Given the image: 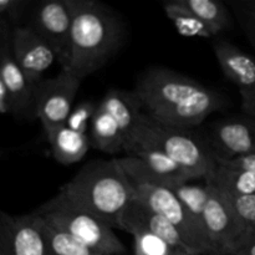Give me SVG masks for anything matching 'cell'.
Wrapping results in <instances>:
<instances>
[{
	"label": "cell",
	"instance_id": "cell-4",
	"mask_svg": "<svg viewBox=\"0 0 255 255\" xmlns=\"http://www.w3.org/2000/svg\"><path fill=\"white\" fill-rule=\"evenodd\" d=\"M154 148L163 152L181 166L193 181H204L216 168L217 161L206 138L191 129L162 125L142 114L137 126L125 143L124 152L133 148Z\"/></svg>",
	"mask_w": 255,
	"mask_h": 255
},
{
	"label": "cell",
	"instance_id": "cell-26",
	"mask_svg": "<svg viewBox=\"0 0 255 255\" xmlns=\"http://www.w3.org/2000/svg\"><path fill=\"white\" fill-rule=\"evenodd\" d=\"M133 236L134 255H169L173 247L154 234L144 231H137Z\"/></svg>",
	"mask_w": 255,
	"mask_h": 255
},
{
	"label": "cell",
	"instance_id": "cell-27",
	"mask_svg": "<svg viewBox=\"0 0 255 255\" xmlns=\"http://www.w3.org/2000/svg\"><path fill=\"white\" fill-rule=\"evenodd\" d=\"M97 109V105L92 101H82L72 109L65 126L80 133L87 134V129L91 127L92 119H94L95 111Z\"/></svg>",
	"mask_w": 255,
	"mask_h": 255
},
{
	"label": "cell",
	"instance_id": "cell-10",
	"mask_svg": "<svg viewBox=\"0 0 255 255\" xmlns=\"http://www.w3.org/2000/svg\"><path fill=\"white\" fill-rule=\"evenodd\" d=\"M211 194L203 213V227L212 253L228 255L234 244L244 236L227 197L219 189L207 183Z\"/></svg>",
	"mask_w": 255,
	"mask_h": 255
},
{
	"label": "cell",
	"instance_id": "cell-16",
	"mask_svg": "<svg viewBox=\"0 0 255 255\" xmlns=\"http://www.w3.org/2000/svg\"><path fill=\"white\" fill-rule=\"evenodd\" d=\"M213 51L224 77L239 92L255 89V60L251 55L226 39L214 40Z\"/></svg>",
	"mask_w": 255,
	"mask_h": 255
},
{
	"label": "cell",
	"instance_id": "cell-13",
	"mask_svg": "<svg viewBox=\"0 0 255 255\" xmlns=\"http://www.w3.org/2000/svg\"><path fill=\"white\" fill-rule=\"evenodd\" d=\"M12 56L34 86L41 82L42 76L57 59L51 45L29 25H20L11 32Z\"/></svg>",
	"mask_w": 255,
	"mask_h": 255
},
{
	"label": "cell",
	"instance_id": "cell-18",
	"mask_svg": "<svg viewBox=\"0 0 255 255\" xmlns=\"http://www.w3.org/2000/svg\"><path fill=\"white\" fill-rule=\"evenodd\" d=\"M46 139L54 159L64 166L75 164L84 159L91 148L89 134L80 133L67 126L57 128Z\"/></svg>",
	"mask_w": 255,
	"mask_h": 255
},
{
	"label": "cell",
	"instance_id": "cell-30",
	"mask_svg": "<svg viewBox=\"0 0 255 255\" xmlns=\"http://www.w3.org/2000/svg\"><path fill=\"white\" fill-rule=\"evenodd\" d=\"M242 97V110L244 115L255 122V89L239 92Z\"/></svg>",
	"mask_w": 255,
	"mask_h": 255
},
{
	"label": "cell",
	"instance_id": "cell-19",
	"mask_svg": "<svg viewBox=\"0 0 255 255\" xmlns=\"http://www.w3.org/2000/svg\"><path fill=\"white\" fill-rule=\"evenodd\" d=\"M90 141L92 148L104 153L115 154L125 149L126 138L119 125L100 104L97 105L90 127Z\"/></svg>",
	"mask_w": 255,
	"mask_h": 255
},
{
	"label": "cell",
	"instance_id": "cell-38",
	"mask_svg": "<svg viewBox=\"0 0 255 255\" xmlns=\"http://www.w3.org/2000/svg\"><path fill=\"white\" fill-rule=\"evenodd\" d=\"M199 255H219L217 253H206V254H199Z\"/></svg>",
	"mask_w": 255,
	"mask_h": 255
},
{
	"label": "cell",
	"instance_id": "cell-21",
	"mask_svg": "<svg viewBox=\"0 0 255 255\" xmlns=\"http://www.w3.org/2000/svg\"><path fill=\"white\" fill-rule=\"evenodd\" d=\"M182 6L196 15L209 29L212 36L227 31L233 25L231 12L221 0H177Z\"/></svg>",
	"mask_w": 255,
	"mask_h": 255
},
{
	"label": "cell",
	"instance_id": "cell-14",
	"mask_svg": "<svg viewBox=\"0 0 255 255\" xmlns=\"http://www.w3.org/2000/svg\"><path fill=\"white\" fill-rule=\"evenodd\" d=\"M0 79L6 90L9 114L17 119L35 117V86L15 61L10 45L0 52Z\"/></svg>",
	"mask_w": 255,
	"mask_h": 255
},
{
	"label": "cell",
	"instance_id": "cell-7",
	"mask_svg": "<svg viewBox=\"0 0 255 255\" xmlns=\"http://www.w3.org/2000/svg\"><path fill=\"white\" fill-rule=\"evenodd\" d=\"M81 82L76 76L61 70L56 76L42 80L35 86L34 114L41 122L46 137L66 125Z\"/></svg>",
	"mask_w": 255,
	"mask_h": 255
},
{
	"label": "cell",
	"instance_id": "cell-29",
	"mask_svg": "<svg viewBox=\"0 0 255 255\" xmlns=\"http://www.w3.org/2000/svg\"><path fill=\"white\" fill-rule=\"evenodd\" d=\"M228 255H255V239L244 234Z\"/></svg>",
	"mask_w": 255,
	"mask_h": 255
},
{
	"label": "cell",
	"instance_id": "cell-8",
	"mask_svg": "<svg viewBox=\"0 0 255 255\" xmlns=\"http://www.w3.org/2000/svg\"><path fill=\"white\" fill-rule=\"evenodd\" d=\"M117 161L129 182H144L168 188L193 182L181 166L158 149L133 148Z\"/></svg>",
	"mask_w": 255,
	"mask_h": 255
},
{
	"label": "cell",
	"instance_id": "cell-5",
	"mask_svg": "<svg viewBox=\"0 0 255 255\" xmlns=\"http://www.w3.org/2000/svg\"><path fill=\"white\" fill-rule=\"evenodd\" d=\"M32 212L47 224L75 237L96 253L102 255L127 253L125 244L111 227L85 209L70 203L59 193Z\"/></svg>",
	"mask_w": 255,
	"mask_h": 255
},
{
	"label": "cell",
	"instance_id": "cell-24",
	"mask_svg": "<svg viewBox=\"0 0 255 255\" xmlns=\"http://www.w3.org/2000/svg\"><path fill=\"white\" fill-rule=\"evenodd\" d=\"M164 12L167 17L172 21L176 27L177 32L186 37H202V39H211L212 34L208 27L189 10L182 6L177 0H171L163 4Z\"/></svg>",
	"mask_w": 255,
	"mask_h": 255
},
{
	"label": "cell",
	"instance_id": "cell-33",
	"mask_svg": "<svg viewBox=\"0 0 255 255\" xmlns=\"http://www.w3.org/2000/svg\"><path fill=\"white\" fill-rule=\"evenodd\" d=\"M11 32L12 27L10 25L0 21V52L11 42Z\"/></svg>",
	"mask_w": 255,
	"mask_h": 255
},
{
	"label": "cell",
	"instance_id": "cell-9",
	"mask_svg": "<svg viewBox=\"0 0 255 255\" xmlns=\"http://www.w3.org/2000/svg\"><path fill=\"white\" fill-rule=\"evenodd\" d=\"M0 255H47L36 213L12 216L0 211Z\"/></svg>",
	"mask_w": 255,
	"mask_h": 255
},
{
	"label": "cell",
	"instance_id": "cell-23",
	"mask_svg": "<svg viewBox=\"0 0 255 255\" xmlns=\"http://www.w3.org/2000/svg\"><path fill=\"white\" fill-rule=\"evenodd\" d=\"M35 213V212H34ZM41 219L42 233L46 242L47 255H102L90 249L69 233L54 228Z\"/></svg>",
	"mask_w": 255,
	"mask_h": 255
},
{
	"label": "cell",
	"instance_id": "cell-11",
	"mask_svg": "<svg viewBox=\"0 0 255 255\" xmlns=\"http://www.w3.org/2000/svg\"><path fill=\"white\" fill-rule=\"evenodd\" d=\"M55 50L57 61L64 64L69 49L72 12L67 0H44L29 10V22Z\"/></svg>",
	"mask_w": 255,
	"mask_h": 255
},
{
	"label": "cell",
	"instance_id": "cell-20",
	"mask_svg": "<svg viewBox=\"0 0 255 255\" xmlns=\"http://www.w3.org/2000/svg\"><path fill=\"white\" fill-rule=\"evenodd\" d=\"M204 181L229 196L255 194V174L246 169L217 163L211 176Z\"/></svg>",
	"mask_w": 255,
	"mask_h": 255
},
{
	"label": "cell",
	"instance_id": "cell-15",
	"mask_svg": "<svg viewBox=\"0 0 255 255\" xmlns=\"http://www.w3.org/2000/svg\"><path fill=\"white\" fill-rule=\"evenodd\" d=\"M119 229L129 234L137 231L148 232V233L154 234V236L166 241L173 248L187 249L189 252L179 232L177 231V228L171 222L157 214L156 212L147 208L146 206L139 203L134 198L132 199L131 203L126 207L125 212L122 213Z\"/></svg>",
	"mask_w": 255,
	"mask_h": 255
},
{
	"label": "cell",
	"instance_id": "cell-1",
	"mask_svg": "<svg viewBox=\"0 0 255 255\" xmlns=\"http://www.w3.org/2000/svg\"><path fill=\"white\" fill-rule=\"evenodd\" d=\"M147 115L169 127L192 129L227 106V97L162 66L147 69L133 90Z\"/></svg>",
	"mask_w": 255,
	"mask_h": 255
},
{
	"label": "cell",
	"instance_id": "cell-35",
	"mask_svg": "<svg viewBox=\"0 0 255 255\" xmlns=\"http://www.w3.org/2000/svg\"><path fill=\"white\" fill-rule=\"evenodd\" d=\"M169 255H192L191 252H188L187 249H182V248H174L172 251V253Z\"/></svg>",
	"mask_w": 255,
	"mask_h": 255
},
{
	"label": "cell",
	"instance_id": "cell-17",
	"mask_svg": "<svg viewBox=\"0 0 255 255\" xmlns=\"http://www.w3.org/2000/svg\"><path fill=\"white\" fill-rule=\"evenodd\" d=\"M102 107L111 115L121 129L125 138H128L133 132L134 127L139 121L143 112L141 111V101L133 91H125L120 89H111L107 91L100 102Z\"/></svg>",
	"mask_w": 255,
	"mask_h": 255
},
{
	"label": "cell",
	"instance_id": "cell-2",
	"mask_svg": "<svg viewBox=\"0 0 255 255\" xmlns=\"http://www.w3.org/2000/svg\"><path fill=\"white\" fill-rule=\"evenodd\" d=\"M72 12L69 49L62 71L82 81L101 70L126 40V27L112 7L96 0H67Z\"/></svg>",
	"mask_w": 255,
	"mask_h": 255
},
{
	"label": "cell",
	"instance_id": "cell-6",
	"mask_svg": "<svg viewBox=\"0 0 255 255\" xmlns=\"http://www.w3.org/2000/svg\"><path fill=\"white\" fill-rule=\"evenodd\" d=\"M133 198L171 222L193 255L212 253L207 237L198 228L174 192L168 187L144 182H131Z\"/></svg>",
	"mask_w": 255,
	"mask_h": 255
},
{
	"label": "cell",
	"instance_id": "cell-22",
	"mask_svg": "<svg viewBox=\"0 0 255 255\" xmlns=\"http://www.w3.org/2000/svg\"><path fill=\"white\" fill-rule=\"evenodd\" d=\"M171 189L174 192L177 198L181 201V203L183 204V207L188 212L189 216L192 217L194 223L198 226V228L206 236V232H204L203 227V213L207 201L209 198V194H211V188L207 184V182L203 181L202 183L187 182V183H182Z\"/></svg>",
	"mask_w": 255,
	"mask_h": 255
},
{
	"label": "cell",
	"instance_id": "cell-34",
	"mask_svg": "<svg viewBox=\"0 0 255 255\" xmlns=\"http://www.w3.org/2000/svg\"><path fill=\"white\" fill-rule=\"evenodd\" d=\"M9 114V105H7V95L4 84L0 79V115Z\"/></svg>",
	"mask_w": 255,
	"mask_h": 255
},
{
	"label": "cell",
	"instance_id": "cell-12",
	"mask_svg": "<svg viewBox=\"0 0 255 255\" xmlns=\"http://www.w3.org/2000/svg\"><path fill=\"white\" fill-rule=\"evenodd\" d=\"M206 141L217 162L255 154V122L246 115L222 119L209 127Z\"/></svg>",
	"mask_w": 255,
	"mask_h": 255
},
{
	"label": "cell",
	"instance_id": "cell-3",
	"mask_svg": "<svg viewBox=\"0 0 255 255\" xmlns=\"http://www.w3.org/2000/svg\"><path fill=\"white\" fill-rule=\"evenodd\" d=\"M57 193L112 229H119L122 213L133 199L131 182L117 158L89 162Z\"/></svg>",
	"mask_w": 255,
	"mask_h": 255
},
{
	"label": "cell",
	"instance_id": "cell-28",
	"mask_svg": "<svg viewBox=\"0 0 255 255\" xmlns=\"http://www.w3.org/2000/svg\"><path fill=\"white\" fill-rule=\"evenodd\" d=\"M30 1L27 0H0V21L14 27L25 25L29 14Z\"/></svg>",
	"mask_w": 255,
	"mask_h": 255
},
{
	"label": "cell",
	"instance_id": "cell-37",
	"mask_svg": "<svg viewBox=\"0 0 255 255\" xmlns=\"http://www.w3.org/2000/svg\"><path fill=\"white\" fill-rule=\"evenodd\" d=\"M246 234H247V236L252 237V238L255 239V231L254 232H249V233H246Z\"/></svg>",
	"mask_w": 255,
	"mask_h": 255
},
{
	"label": "cell",
	"instance_id": "cell-31",
	"mask_svg": "<svg viewBox=\"0 0 255 255\" xmlns=\"http://www.w3.org/2000/svg\"><path fill=\"white\" fill-rule=\"evenodd\" d=\"M233 6L236 9L237 14L246 16L255 21V0L249 1H236L233 2Z\"/></svg>",
	"mask_w": 255,
	"mask_h": 255
},
{
	"label": "cell",
	"instance_id": "cell-36",
	"mask_svg": "<svg viewBox=\"0 0 255 255\" xmlns=\"http://www.w3.org/2000/svg\"><path fill=\"white\" fill-rule=\"evenodd\" d=\"M5 154H6V151H5V149L0 148V159H1L2 157H5Z\"/></svg>",
	"mask_w": 255,
	"mask_h": 255
},
{
	"label": "cell",
	"instance_id": "cell-25",
	"mask_svg": "<svg viewBox=\"0 0 255 255\" xmlns=\"http://www.w3.org/2000/svg\"><path fill=\"white\" fill-rule=\"evenodd\" d=\"M223 193V192H222ZM228 199L237 221L241 224L244 234L255 231V194L249 196H229L223 193Z\"/></svg>",
	"mask_w": 255,
	"mask_h": 255
},
{
	"label": "cell",
	"instance_id": "cell-32",
	"mask_svg": "<svg viewBox=\"0 0 255 255\" xmlns=\"http://www.w3.org/2000/svg\"><path fill=\"white\" fill-rule=\"evenodd\" d=\"M238 17L244 32H246L247 36H248L249 41H251L252 45L255 47V21L252 19H248V17L246 16H242V15H238Z\"/></svg>",
	"mask_w": 255,
	"mask_h": 255
}]
</instances>
